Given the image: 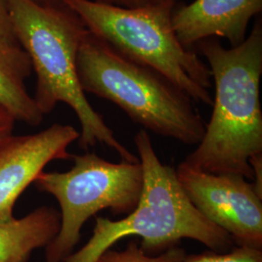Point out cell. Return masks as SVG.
<instances>
[{"mask_svg": "<svg viewBox=\"0 0 262 262\" xmlns=\"http://www.w3.org/2000/svg\"><path fill=\"white\" fill-rule=\"evenodd\" d=\"M195 46L208 62L215 97L204 136L185 162L198 171L253 180L249 161L262 155L261 19L236 47L226 49L215 38Z\"/></svg>", "mask_w": 262, "mask_h": 262, "instance_id": "6da1fadb", "label": "cell"}, {"mask_svg": "<svg viewBox=\"0 0 262 262\" xmlns=\"http://www.w3.org/2000/svg\"><path fill=\"white\" fill-rule=\"evenodd\" d=\"M15 35L36 74L33 97L44 116L66 103L81 124L79 147L88 150L102 144L122 161L140 162L118 140L103 117L90 104L77 75V56L88 34L82 20L63 5L37 0H6Z\"/></svg>", "mask_w": 262, "mask_h": 262, "instance_id": "7a4b0ae2", "label": "cell"}, {"mask_svg": "<svg viewBox=\"0 0 262 262\" xmlns=\"http://www.w3.org/2000/svg\"><path fill=\"white\" fill-rule=\"evenodd\" d=\"M144 173V185L137 207L125 219L112 221L97 216L88 243L61 262H96L123 238L138 236L139 246L158 254L182 239H191L210 251L225 253L234 247L231 237L207 220L188 200L179 183L176 169L159 159L148 131L134 137Z\"/></svg>", "mask_w": 262, "mask_h": 262, "instance_id": "3957f363", "label": "cell"}, {"mask_svg": "<svg viewBox=\"0 0 262 262\" xmlns=\"http://www.w3.org/2000/svg\"><path fill=\"white\" fill-rule=\"evenodd\" d=\"M66 172H42L34 185L56 198L60 207V228L46 247L47 262H61L73 253L84 223L105 209L128 215L137 207L144 185L140 162L114 163L95 152L72 155Z\"/></svg>", "mask_w": 262, "mask_h": 262, "instance_id": "8992f818", "label": "cell"}, {"mask_svg": "<svg viewBox=\"0 0 262 262\" xmlns=\"http://www.w3.org/2000/svg\"><path fill=\"white\" fill-rule=\"evenodd\" d=\"M188 200L236 246L262 250V196L253 182L237 174H211L183 161L176 169Z\"/></svg>", "mask_w": 262, "mask_h": 262, "instance_id": "52a82bcc", "label": "cell"}, {"mask_svg": "<svg viewBox=\"0 0 262 262\" xmlns=\"http://www.w3.org/2000/svg\"><path fill=\"white\" fill-rule=\"evenodd\" d=\"M261 11L262 0H194L174 9L172 25L179 41L188 50L215 37L225 38L236 47L246 39L251 19Z\"/></svg>", "mask_w": 262, "mask_h": 262, "instance_id": "9c48e42d", "label": "cell"}, {"mask_svg": "<svg viewBox=\"0 0 262 262\" xmlns=\"http://www.w3.org/2000/svg\"><path fill=\"white\" fill-rule=\"evenodd\" d=\"M187 254L185 249L173 246L158 254H149L141 249L139 244L130 241L121 250L110 249L96 260V262H178Z\"/></svg>", "mask_w": 262, "mask_h": 262, "instance_id": "7c38bea8", "label": "cell"}, {"mask_svg": "<svg viewBox=\"0 0 262 262\" xmlns=\"http://www.w3.org/2000/svg\"><path fill=\"white\" fill-rule=\"evenodd\" d=\"M60 228V213L53 207L0 224V262H28L31 253L47 247Z\"/></svg>", "mask_w": 262, "mask_h": 262, "instance_id": "30bf717a", "label": "cell"}, {"mask_svg": "<svg viewBox=\"0 0 262 262\" xmlns=\"http://www.w3.org/2000/svg\"><path fill=\"white\" fill-rule=\"evenodd\" d=\"M95 3L112 5L121 8H139L159 3L163 0H89Z\"/></svg>", "mask_w": 262, "mask_h": 262, "instance_id": "9a60e30c", "label": "cell"}, {"mask_svg": "<svg viewBox=\"0 0 262 262\" xmlns=\"http://www.w3.org/2000/svg\"><path fill=\"white\" fill-rule=\"evenodd\" d=\"M88 31L121 56L167 78L194 102L212 105V77L193 50L184 47L172 25L176 0L121 8L89 0H58Z\"/></svg>", "mask_w": 262, "mask_h": 262, "instance_id": "5b68a950", "label": "cell"}, {"mask_svg": "<svg viewBox=\"0 0 262 262\" xmlns=\"http://www.w3.org/2000/svg\"><path fill=\"white\" fill-rule=\"evenodd\" d=\"M178 262H262V250L235 245L225 253L208 251L197 254H186Z\"/></svg>", "mask_w": 262, "mask_h": 262, "instance_id": "4fadbf2b", "label": "cell"}, {"mask_svg": "<svg viewBox=\"0 0 262 262\" xmlns=\"http://www.w3.org/2000/svg\"><path fill=\"white\" fill-rule=\"evenodd\" d=\"M16 122L14 116L0 104V139L12 134Z\"/></svg>", "mask_w": 262, "mask_h": 262, "instance_id": "2e32d148", "label": "cell"}, {"mask_svg": "<svg viewBox=\"0 0 262 262\" xmlns=\"http://www.w3.org/2000/svg\"><path fill=\"white\" fill-rule=\"evenodd\" d=\"M76 66L84 94L116 104L145 130L190 146L202 140L206 122L194 101L154 69L123 57L90 32Z\"/></svg>", "mask_w": 262, "mask_h": 262, "instance_id": "277c9868", "label": "cell"}, {"mask_svg": "<svg viewBox=\"0 0 262 262\" xmlns=\"http://www.w3.org/2000/svg\"><path fill=\"white\" fill-rule=\"evenodd\" d=\"M31 69L30 60H21L0 50V104L16 121L37 126L43 121L44 115L28 94L25 83Z\"/></svg>", "mask_w": 262, "mask_h": 262, "instance_id": "8fae6325", "label": "cell"}, {"mask_svg": "<svg viewBox=\"0 0 262 262\" xmlns=\"http://www.w3.org/2000/svg\"><path fill=\"white\" fill-rule=\"evenodd\" d=\"M50 3H55V1H57L58 2V0H48Z\"/></svg>", "mask_w": 262, "mask_h": 262, "instance_id": "ac0fdd59", "label": "cell"}, {"mask_svg": "<svg viewBox=\"0 0 262 262\" xmlns=\"http://www.w3.org/2000/svg\"><path fill=\"white\" fill-rule=\"evenodd\" d=\"M253 170V182L256 192L262 196V155L254 156L249 161Z\"/></svg>", "mask_w": 262, "mask_h": 262, "instance_id": "e0dca14e", "label": "cell"}, {"mask_svg": "<svg viewBox=\"0 0 262 262\" xmlns=\"http://www.w3.org/2000/svg\"><path fill=\"white\" fill-rule=\"evenodd\" d=\"M79 136L74 126L55 123L35 134L0 139V224L15 219V203L49 162L72 159L67 149Z\"/></svg>", "mask_w": 262, "mask_h": 262, "instance_id": "ba28073f", "label": "cell"}, {"mask_svg": "<svg viewBox=\"0 0 262 262\" xmlns=\"http://www.w3.org/2000/svg\"><path fill=\"white\" fill-rule=\"evenodd\" d=\"M0 50L21 60H29L15 35L6 0H0Z\"/></svg>", "mask_w": 262, "mask_h": 262, "instance_id": "5bb4252c", "label": "cell"}]
</instances>
